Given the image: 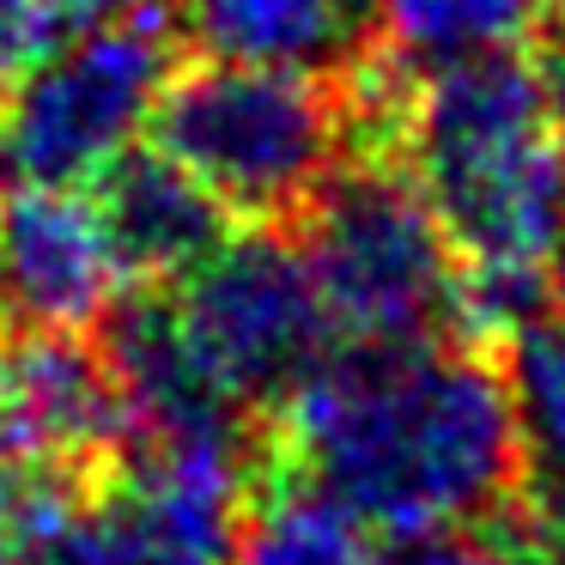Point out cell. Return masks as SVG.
Here are the masks:
<instances>
[{
    "label": "cell",
    "instance_id": "6da1fadb",
    "mask_svg": "<svg viewBox=\"0 0 565 565\" xmlns=\"http://www.w3.org/2000/svg\"><path fill=\"white\" fill-rule=\"evenodd\" d=\"M286 468L383 535L475 529L516 504L511 377L462 334L334 347L286 402Z\"/></svg>",
    "mask_w": 565,
    "mask_h": 565
},
{
    "label": "cell",
    "instance_id": "7a4b0ae2",
    "mask_svg": "<svg viewBox=\"0 0 565 565\" xmlns=\"http://www.w3.org/2000/svg\"><path fill=\"white\" fill-rule=\"evenodd\" d=\"M383 152L444 225L475 317L523 329L565 244V135L541 67L492 55L407 79Z\"/></svg>",
    "mask_w": 565,
    "mask_h": 565
},
{
    "label": "cell",
    "instance_id": "3957f363",
    "mask_svg": "<svg viewBox=\"0 0 565 565\" xmlns=\"http://www.w3.org/2000/svg\"><path fill=\"white\" fill-rule=\"evenodd\" d=\"M152 135L159 152L249 225H298L347 171V152L359 159L347 86L286 67H177Z\"/></svg>",
    "mask_w": 565,
    "mask_h": 565
},
{
    "label": "cell",
    "instance_id": "277c9868",
    "mask_svg": "<svg viewBox=\"0 0 565 565\" xmlns=\"http://www.w3.org/2000/svg\"><path fill=\"white\" fill-rule=\"evenodd\" d=\"M298 249L347 347L450 341L475 317L450 237L390 152H359L334 177L298 220Z\"/></svg>",
    "mask_w": 565,
    "mask_h": 565
},
{
    "label": "cell",
    "instance_id": "5b68a950",
    "mask_svg": "<svg viewBox=\"0 0 565 565\" xmlns=\"http://www.w3.org/2000/svg\"><path fill=\"white\" fill-rule=\"evenodd\" d=\"M171 79L177 38L159 13L79 25L0 98V177L19 189H92L159 122Z\"/></svg>",
    "mask_w": 565,
    "mask_h": 565
},
{
    "label": "cell",
    "instance_id": "8992f818",
    "mask_svg": "<svg viewBox=\"0 0 565 565\" xmlns=\"http://www.w3.org/2000/svg\"><path fill=\"white\" fill-rule=\"evenodd\" d=\"M171 305L201 365L244 414L286 407L341 341L305 249L280 237V225L232 232L183 286H171Z\"/></svg>",
    "mask_w": 565,
    "mask_h": 565
},
{
    "label": "cell",
    "instance_id": "52a82bcc",
    "mask_svg": "<svg viewBox=\"0 0 565 565\" xmlns=\"http://www.w3.org/2000/svg\"><path fill=\"white\" fill-rule=\"evenodd\" d=\"M237 456L147 450L79 492L31 565H237Z\"/></svg>",
    "mask_w": 565,
    "mask_h": 565
},
{
    "label": "cell",
    "instance_id": "ba28073f",
    "mask_svg": "<svg viewBox=\"0 0 565 565\" xmlns=\"http://www.w3.org/2000/svg\"><path fill=\"white\" fill-rule=\"evenodd\" d=\"M135 444V414L104 347L67 329L0 334V450L43 475L110 480Z\"/></svg>",
    "mask_w": 565,
    "mask_h": 565
},
{
    "label": "cell",
    "instance_id": "9c48e42d",
    "mask_svg": "<svg viewBox=\"0 0 565 565\" xmlns=\"http://www.w3.org/2000/svg\"><path fill=\"white\" fill-rule=\"evenodd\" d=\"M122 262L86 189H19L0 207V317L7 329L86 334L122 305Z\"/></svg>",
    "mask_w": 565,
    "mask_h": 565
},
{
    "label": "cell",
    "instance_id": "30bf717a",
    "mask_svg": "<svg viewBox=\"0 0 565 565\" xmlns=\"http://www.w3.org/2000/svg\"><path fill=\"white\" fill-rule=\"evenodd\" d=\"M92 201L104 213V232L116 244L122 274L147 292L183 286L232 237V213L159 147H135L128 159H116L92 183Z\"/></svg>",
    "mask_w": 565,
    "mask_h": 565
},
{
    "label": "cell",
    "instance_id": "8fae6325",
    "mask_svg": "<svg viewBox=\"0 0 565 565\" xmlns=\"http://www.w3.org/2000/svg\"><path fill=\"white\" fill-rule=\"evenodd\" d=\"M183 25L207 62L237 67L347 79L377 55V0H189Z\"/></svg>",
    "mask_w": 565,
    "mask_h": 565
},
{
    "label": "cell",
    "instance_id": "7c38bea8",
    "mask_svg": "<svg viewBox=\"0 0 565 565\" xmlns=\"http://www.w3.org/2000/svg\"><path fill=\"white\" fill-rule=\"evenodd\" d=\"M504 377L516 407V504L535 523L541 553L565 559V329L523 322Z\"/></svg>",
    "mask_w": 565,
    "mask_h": 565
},
{
    "label": "cell",
    "instance_id": "4fadbf2b",
    "mask_svg": "<svg viewBox=\"0 0 565 565\" xmlns=\"http://www.w3.org/2000/svg\"><path fill=\"white\" fill-rule=\"evenodd\" d=\"M237 565H390L383 529L353 504L280 468L237 523Z\"/></svg>",
    "mask_w": 565,
    "mask_h": 565
},
{
    "label": "cell",
    "instance_id": "5bb4252c",
    "mask_svg": "<svg viewBox=\"0 0 565 565\" xmlns=\"http://www.w3.org/2000/svg\"><path fill=\"white\" fill-rule=\"evenodd\" d=\"M553 13L559 0H377V31L395 67L444 74L516 55V43L535 38Z\"/></svg>",
    "mask_w": 565,
    "mask_h": 565
},
{
    "label": "cell",
    "instance_id": "9a60e30c",
    "mask_svg": "<svg viewBox=\"0 0 565 565\" xmlns=\"http://www.w3.org/2000/svg\"><path fill=\"white\" fill-rule=\"evenodd\" d=\"M79 499V487L43 475V468L19 462L0 450V565H31L55 516Z\"/></svg>",
    "mask_w": 565,
    "mask_h": 565
},
{
    "label": "cell",
    "instance_id": "2e32d148",
    "mask_svg": "<svg viewBox=\"0 0 565 565\" xmlns=\"http://www.w3.org/2000/svg\"><path fill=\"white\" fill-rule=\"evenodd\" d=\"M55 43H62V7L55 0H0V98Z\"/></svg>",
    "mask_w": 565,
    "mask_h": 565
},
{
    "label": "cell",
    "instance_id": "e0dca14e",
    "mask_svg": "<svg viewBox=\"0 0 565 565\" xmlns=\"http://www.w3.org/2000/svg\"><path fill=\"white\" fill-rule=\"evenodd\" d=\"M390 565H529V559L492 535H475V529H438V535L395 541Z\"/></svg>",
    "mask_w": 565,
    "mask_h": 565
},
{
    "label": "cell",
    "instance_id": "ac0fdd59",
    "mask_svg": "<svg viewBox=\"0 0 565 565\" xmlns=\"http://www.w3.org/2000/svg\"><path fill=\"white\" fill-rule=\"evenodd\" d=\"M62 7V19H74V25H98V19H128V13H152L159 0H55Z\"/></svg>",
    "mask_w": 565,
    "mask_h": 565
},
{
    "label": "cell",
    "instance_id": "d6986e66",
    "mask_svg": "<svg viewBox=\"0 0 565 565\" xmlns=\"http://www.w3.org/2000/svg\"><path fill=\"white\" fill-rule=\"evenodd\" d=\"M541 86H547V110H553V122H559V135H565V43L547 50V62H541Z\"/></svg>",
    "mask_w": 565,
    "mask_h": 565
},
{
    "label": "cell",
    "instance_id": "ffe728a7",
    "mask_svg": "<svg viewBox=\"0 0 565 565\" xmlns=\"http://www.w3.org/2000/svg\"><path fill=\"white\" fill-rule=\"evenodd\" d=\"M547 298H553V310H559V322H565V244H559V256H553V274H547Z\"/></svg>",
    "mask_w": 565,
    "mask_h": 565
},
{
    "label": "cell",
    "instance_id": "44dd1931",
    "mask_svg": "<svg viewBox=\"0 0 565 565\" xmlns=\"http://www.w3.org/2000/svg\"><path fill=\"white\" fill-rule=\"evenodd\" d=\"M529 565H565V559H559V553H541V559H529Z\"/></svg>",
    "mask_w": 565,
    "mask_h": 565
},
{
    "label": "cell",
    "instance_id": "7402d4cb",
    "mask_svg": "<svg viewBox=\"0 0 565 565\" xmlns=\"http://www.w3.org/2000/svg\"><path fill=\"white\" fill-rule=\"evenodd\" d=\"M559 13H565V0H559Z\"/></svg>",
    "mask_w": 565,
    "mask_h": 565
}]
</instances>
